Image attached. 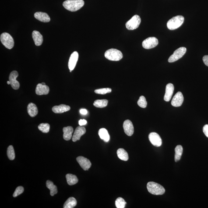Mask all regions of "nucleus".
Masks as SVG:
<instances>
[{"label": "nucleus", "instance_id": "7", "mask_svg": "<svg viewBox=\"0 0 208 208\" xmlns=\"http://www.w3.org/2000/svg\"><path fill=\"white\" fill-rule=\"evenodd\" d=\"M187 49L185 47H181L176 50L174 53L169 57L168 62H173L178 60L184 56L186 52Z\"/></svg>", "mask_w": 208, "mask_h": 208}, {"label": "nucleus", "instance_id": "39", "mask_svg": "<svg viewBox=\"0 0 208 208\" xmlns=\"http://www.w3.org/2000/svg\"><path fill=\"white\" fill-rule=\"evenodd\" d=\"M79 112H80L81 114H83V115H86L88 113L87 110L85 109H81Z\"/></svg>", "mask_w": 208, "mask_h": 208}, {"label": "nucleus", "instance_id": "23", "mask_svg": "<svg viewBox=\"0 0 208 208\" xmlns=\"http://www.w3.org/2000/svg\"><path fill=\"white\" fill-rule=\"evenodd\" d=\"M98 135L100 139L107 142L110 140V136L107 130L105 128H102L99 130Z\"/></svg>", "mask_w": 208, "mask_h": 208}, {"label": "nucleus", "instance_id": "27", "mask_svg": "<svg viewBox=\"0 0 208 208\" xmlns=\"http://www.w3.org/2000/svg\"><path fill=\"white\" fill-rule=\"evenodd\" d=\"M77 205L76 199L73 197H71L68 199L64 204V208H73Z\"/></svg>", "mask_w": 208, "mask_h": 208}, {"label": "nucleus", "instance_id": "35", "mask_svg": "<svg viewBox=\"0 0 208 208\" xmlns=\"http://www.w3.org/2000/svg\"><path fill=\"white\" fill-rule=\"evenodd\" d=\"M24 191V188L22 186H19L18 187L16 188L15 192L13 194V196L14 197H16L20 195L21 194L23 193Z\"/></svg>", "mask_w": 208, "mask_h": 208}, {"label": "nucleus", "instance_id": "28", "mask_svg": "<svg viewBox=\"0 0 208 208\" xmlns=\"http://www.w3.org/2000/svg\"><path fill=\"white\" fill-rule=\"evenodd\" d=\"M175 155H174V161L177 162L179 161L182 155L183 149L181 145H178L175 148Z\"/></svg>", "mask_w": 208, "mask_h": 208}, {"label": "nucleus", "instance_id": "18", "mask_svg": "<svg viewBox=\"0 0 208 208\" xmlns=\"http://www.w3.org/2000/svg\"><path fill=\"white\" fill-rule=\"evenodd\" d=\"M34 16L36 19L44 23H48L50 21V16L45 12H36L34 14Z\"/></svg>", "mask_w": 208, "mask_h": 208}, {"label": "nucleus", "instance_id": "30", "mask_svg": "<svg viewBox=\"0 0 208 208\" xmlns=\"http://www.w3.org/2000/svg\"><path fill=\"white\" fill-rule=\"evenodd\" d=\"M126 202L121 197L117 198L115 201V206L117 208H124L125 207Z\"/></svg>", "mask_w": 208, "mask_h": 208}, {"label": "nucleus", "instance_id": "42", "mask_svg": "<svg viewBox=\"0 0 208 208\" xmlns=\"http://www.w3.org/2000/svg\"><path fill=\"white\" fill-rule=\"evenodd\" d=\"M72 72V70H70V72Z\"/></svg>", "mask_w": 208, "mask_h": 208}, {"label": "nucleus", "instance_id": "20", "mask_svg": "<svg viewBox=\"0 0 208 208\" xmlns=\"http://www.w3.org/2000/svg\"><path fill=\"white\" fill-rule=\"evenodd\" d=\"M32 37L35 45L40 46L42 44L43 40V36L39 31L34 30L32 33Z\"/></svg>", "mask_w": 208, "mask_h": 208}, {"label": "nucleus", "instance_id": "31", "mask_svg": "<svg viewBox=\"0 0 208 208\" xmlns=\"http://www.w3.org/2000/svg\"><path fill=\"white\" fill-rule=\"evenodd\" d=\"M7 155L9 160H12L14 159L15 154L13 146H10L8 147V150H7Z\"/></svg>", "mask_w": 208, "mask_h": 208}, {"label": "nucleus", "instance_id": "22", "mask_svg": "<svg viewBox=\"0 0 208 208\" xmlns=\"http://www.w3.org/2000/svg\"><path fill=\"white\" fill-rule=\"evenodd\" d=\"M28 114L31 117H36L38 114V109L37 106L33 103H29L27 107Z\"/></svg>", "mask_w": 208, "mask_h": 208}, {"label": "nucleus", "instance_id": "10", "mask_svg": "<svg viewBox=\"0 0 208 208\" xmlns=\"http://www.w3.org/2000/svg\"><path fill=\"white\" fill-rule=\"evenodd\" d=\"M149 139L153 146L156 147H160L162 144L161 137L158 134L155 132L150 133L149 136Z\"/></svg>", "mask_w": 208, "mask_h": 208}, {"label": "nucleus", "instance_id": "34", "mask_svg": "<svg viewBox=\"0 0 208 208\" xmlns=\"http://www.w3.org/2000/svg\"><path fill=\"white\" fill-rule=\"evenodd\" d=\"M111 89L110 88H101L97 89L94 91V92L96 94H105L107 93H111Z\"/></svg>", "mask_w": 208, "mask_h": 208}, {"label": "nucleus", "instance_id": "36", "mask_svg": "<svg viewBox=\"0 0 208 208\" xmlns=\"http://www.w3.org/2000/svg\"><path fill=\"white\" fill-rule=\"evenodd\" d=\"M203 131L206 136L208 138V125H206L203 126Z\"/></svg>", "mask_w": 208, "mask_h": 208}, {"label": "nucleus", "instance_id": "33", "mask_svg": "<svg viewBox=\"0 0 208 208\" xmlns=\"http://www.w3.org/2000/svg\"><path fill=\"white\" fill-rule=\"evenodd\" d=\"M137 103L138 105L142 108H146L147 105V102L146 101V98L143 96H141L139 97Z\"/></svg>", "mask_w": 208, "mask_h": 208}, {"label": "nucleus", "instance_id": "13", "mask_svg": "<svg viewBox=\"0 0 208 208\" xmlns=\"http://www.w3.org/2000/svg\"><path fill=\"white\" fill-rule=\"evenodd\" d=\"M124 132L128 136H132L134 132V129L132 121L129 120L124 121L123 124Z\"/></svg>", "mask_w": 208, "mask_h": 208}, {"label": "nucleus", "instance_id": "8", "mask_svg": "<svg viewBox=\"0 0 208 208\" xmlns=\"http://www.w3.org/2000/svg\"><path fill=\"white\" fill-rule=\"evenodd\" d=\"M158 44V40L155 37H150L143 40L142 46L146 49H150L157 46Z\"/></svg>", "mask_w": 208, "mask_h": 208}, {"label": "nucleus", "instance_id": "3", "mask_svg": "<svg viewBox=\"0 0 208 208\" xmlns=\"http://www.w3.org/2000/svg\"><path fill=\"white\" fill-rule=\"evenodd\" d=\"M184 18L181 16L174 17L168 21L167 27L170 30H173L178 28L183 24Z\"/></svg>", "mask_w": 208, "mask_h": 208}, {"label": "nucleus", "instance_id": "2", "mask_svg": "<svg viewBox=\"0 0 208 208\" xmlns=\"http://www.w3.org/2000/svg\"><path fill=\"white\" fill-rule=\"evenodd\" d=\"M147 188L149 192L154 195H162L165 192V189L162 186L153 181L148 183Z\"/></svg>", "mask_w": 208, "mask_h": 208}, {"label": "nucleus", "instance_id": "21", "mask_svg": "<svg viewBox=\"0 0 208 208\" xmlns=\"http://www.w3.org/2000/svg\"><path fill=\"white\" fill-rule=\"evenodd\" d=\"M63 139L65 140H69L72 139V134L73 132V128L72 126H68L65 127L63 128Z\"/></svg>", "mask_w": 208, "mask_h": 208}, {"label": "nucleus", "instance_id": "6", "mask_svg": "<svg viewBox=\"0 0 208 208\" xmlns=\"http://www.w3.org/2000/svg\"><path fill=\"white\" fill-rule=\"evenodd\" d=\"M141 19L139 15H135L126 24V27L130 30H133L138 28L140 25Z\"/></svg>", "mask_w": 208, "mask_h": 208}, {"label": "nucleus", "instance_id": "11", "mask_svg": "<svg viewBox=\"0 0 208 208\" xmlns=\"http://www.w3.org/2000/svg\"><path fill=\"white\" fill-rule=\"evenodd\" d=\"M184 100V98L181 92H178L173 98L171 104L173 107H179L182 105Z\"/></svg>", "mask_w": 208, "mask_h": 208}, {"label": "nucleus", "instance_id": "37", "mask_svg": "<svg viewBox=\"0 0 208 208\" xmlns=\"http://www.w3.org/2000/svg\"><path fill=\"white\" fill-rule=\"evenodd\" d=\"M203 61L205 65L208 66V55H206L203 57Z\"/></svg>", "mask_w": 208, "mask_h": 208}, {"label": "nucleus", "instance_id": "1", "mask_svg": "<svg viewBox=\"0 0 208 208\" xmlns=\"http://www.w3.org/2000/svg\"><path fill=\"white\" fill-rule=\"evenodd\" d=\"M83 0H67L63 3V6L70 11H76L84 5Z\"/></svg>", "mask_w": 208, "mask_h": 208}, {"label": "nucleus", "instance_id": "19", "mask_svg": "<svg viewBox=\"0 0 208 208\" xmlns=\"http://www.w3.org/2000/svg\"><path fill=\"white\" fill-rule=\"evenodd\" d=\"M70 109L69 106L61 104L59 106H54L53 107L52 111L55 114H62L69 111Z\"/></svg>", "mask_w": 208, "mask_h": 208}, {"label": "nucleus", "instance_id": "38", "mask_svg": "<svg viewBox=\"0 0 208 208\" xmlns=\"http://www.w3.org/2000/svg\"><path fill=\"white\" fill-rule=\"evenodd\" d=\"M87 123V121H86V120L85 119H81L79 120V125L81 126L86 125V123Z\"/></svg>", "mask_w": 208, "mask_h": 208}, {"label": "nucleus", "instance_id": "25", "mask_svg": "<svg viewBox=\"0 0 208 208\" xmlns=\"http://www.w3.org/2000/svg\"><path fill=\"white\" fill-rule=\"evenodd\" d=\"M118 157L121 160L126 161L129 159L128 155L126 151L123 149H119L117 151Z\"/></svg>", "mask_w": 208, "mask_h": 208}, {"label": "nucleus", "instance_id": "41", "mask_svg": "<svg viewBox=\"0 0 208 208\" xmlns=\"http://www.w3.org/2000/svg\"><path fill=\"white\" fill-rule=\"evenodd\" d=\"M41 84L43 85H46L45 83H42Z\"/></svg>", "mask_w": 208, "mask_h": 208}, {"label": "nucleus", "instance_id": "5", "mask_svg": "<svg viewBox=\"0 0 208 208\" xmlns=\"http://www.w3.org/2000/svg\"><path fill=\"white\" fill-rule=\"evenodd\" d=\"M0 40L3 45L8 49H11L14 46V39L9 33H2L0 37Z\"/></svg>", "mask_w": 208, "mask_h": 208}, {"label": "nucleus", "instance_id": "32", "mask_svg": "<svg viewBox=\"0 0 208 208\" xmlns=\"http://www.w3.org/2000/svg\"><path fill=\"white\" fill-rule=\"evenodd\" d=\"M38 129L44 133H47L49 132L50 125L48 123H41L38 126Z\"/></svg>", "mask_w": 208, "mask_h": 208}, {"label": "nucleus", "instance_id": "4", "mask_svg": "<svg viewBox=\"0 0 208 208\" xmlns=\"http://www.w3.org/2000/svg\"><path fill=\"white\" fill-rule=\"evenodd\" d=\"M104 56L107 59L112 61H118L123 58L122 53L119 50L115 49H111L106 51Z\"/></svg>", "mask_w": 208, "mask_h": 208}, {"label": "nucleus", "instance_id": "17", "mask_svg": "<svg viewBox=\"0 0 208 208\" xmlns=\"http://www.w3.org/2000/svg\"><path fill=\"white\" fill-rule=\"evenodd\" d=\"M174 85L171 83H169L167 85L166 87L165 94L164 97V100L166 101H169L172 97L174 93Z\"/></svg>", "mask_w": 208, "mask_h": 208}, {"label": "nucleus", "instance_id": "12", "mask_svg": "<svg viewBox=\"0 0 208 208\" xmlns=\"http://www.w3.org/2000/svg\"><path fill=\"white\" fill-rule=\"evenodd\" d=\"M81 167L84 170H88L91 166V163L88 159L82 156H79L76 158Z\"/></svg>", "mask_w": 208, "mask_h": 208}, {"label": "nucleus", "instance_id": "9", "mask_svg": "<svg viewBox=\"0 0 208 208\" xmlns=\"http://www.w3.org/2000/svg\"><path fill=\"white\" fill-rule=\"evenodd\" d=\"M18 73L16 71H12L10 74L9 81L10 85L14 90H17L20 87V84L17 81L16 78L18 76Z\"/></svg>", "mask_w": 208, "mask_h": 208}, {"label": "nucleus", "instance_id": "24", "mask_svg": "<svg viewBox=\"0 0 208 208\" xmlns=\"http://www.w3.org/2000/svg\"><path fill=\"white\" fill-rule=\"evenodd\" d=\"M46 185L47 187L50 190V195L51 196H53L54 195L57 194L58 189H57V187L54 185L52 181H47Z\"/></svg>", "mask_w": 208, "mask_h": 208}, {"label": "nucleus", "instance_id": "14", "mask_svg": "<svg viewBox=\"0 0 208 208\" xmlns=\"http://www.w3.org/2000/svg\"><path fill=\"white\" fill-rule=\"evenodd\" d=\"M79 58V54L77 52H74L70 57L68 62V68L70 70L72 71L76 66L77 62Z\"/></svg>", "mask_w": 208, "mask_h": 208}, {"label": "nucleus", "instance_id": "26", "mask_svg": "<svg viewBox=\"0 0 208 208\" xmlns=\"http://www.w3.org/2000/svg\"><path fill=\"white\" fill-rule=\"evenodd\" d=\"M66 177L68 184L69 185H75L78 181L77 177L74 174H68L66 176Z\"/></svg>", "mask_w": 208, "mask_h": 208}, {"label": "nucleus", "instance_id": "15", "mask_svg": "<svg viewBox=\"0 0 208 208\" xmlns=\"http://www.w3.org/2000/svg\"><path fill=\"white\" fill-rule=\"evenodd\" d=\"M86 130L85 127L82 126L78 127L75 130L74 135L72 136V140L73 142L80 139L81 136L86 133Z\"/></svg>", "mask_w": 208, "mask_h": 208}, {"label": "nucleus", "instance_id": "16", "mask_svg": "<svg viewBox=\"0 0 208 208\" xmlns=\"http://www.w3.org/2000/svg\"><path fill=\"white\" fill-rule=\"evenodd\" d=\"M50 92V88L46 85H43L39 83L37 85L36 89V94L38 95H46Z\"/></svg>", "mask_w": 208, "mask_h": 208}, {"label": "nucleus", "instance_id": "29", "mask_svg": "<svg viewBox=\"0 0 208 208\" xmlns=\"http://www.w3.org/2000/svg\"><path fill=\"white\" fill-rule=\"evenodd\" d=\"M107 103L108 100H98L94 101L93 105L98 108H103L107 107Z\"/></svg>", "mask_w": 208, "mask_h": 208}, {"label": "nucleus", "instance_id": "40", "mask_svg": "<svg viewBox=\"0 0 208 208\" xmlns=\"http://www.w3.org/2000/svg\"><path fill=\"white\" fill-rule=\"evenodd\" d=\"M7 84H8V85H10V82H9V81L7 82Z\"/></svg>", "mask_w": 208, "mask_h": 208}]
</instances>
